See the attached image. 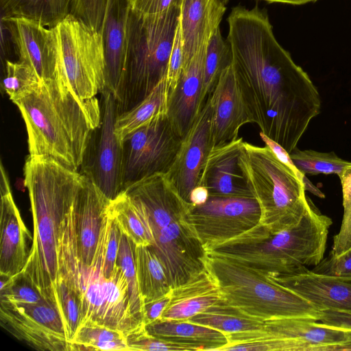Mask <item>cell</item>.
I'll list each match as a JSON object with an SVG mask.
<instances>
[{
  "label": "cell",
  "instance_id": "1",
  "mask_svg": "<svg viewBox=\"0 0 351 351\" xmlns=\"http://www.w3.org/2000/svg\"><path fill=\"white\" fill-rule=\"evenodd\" d=\"M228 22L232 67L253 123L290 154L320 113L318 90L277 41L265 10L237 6Z\"/></svg>",
  "mask_w": 351,
  "mask_h": 351
},
{
  "label": "cell",
  "instance_id": "2",
  "mask_svg": "<svg viewBox=\"0 0 351 351\" xmlns=\"http://www.w3.org/2000/svg\"><path fill=\"white\" fill-rule=\"evenodd\" d=\"M34 234L26 265L21 272L42 296L54 302L58 276V245L64 223L83 176L55 160L29 156L24 165Z\"/></svg>",
  "mask_w": 351,
  "mask_h": 351
},
{
  "label": "cell",
  "instance_id": "3",
  "mask_svg": "<svg viewBox=\"0 0 351 351\" xmlns=\"http://www.w3.org/2000/svg\"><path fill=\"white\" fill-rule=\"evenodd\" d=\"M13 103L25 121L29 155L51 158L78 171L92 132L100 122L84 108L70 86L41 80Z\"/></svg>",
  "mask_w": 351,
  "mask_h": 351
},
{
  "label": "cell",
  "instance_id": "4",
  "mask_svg": "<svg viewBox=\"0 0 351 351\" xmlns=\"http://www.w3.org/2000/svg\"><path fill=\"white\" fill-rule=\"evenodd\" d=\"M104 224L94 261L90 266L84 265L77 258L73 217L72 212H69L59 241L58 277L62 278L80 295V325L95 324L121 331L126 336L145 325L131 312L128 282L119 265L117 264L110 278L104 276Z\"/></svg>",
  "mask_w": 351,
  "mask_h": 351
},
{
  "label": "cell",
  "instance_id": "5",
  "mask_svg": "<svg viewBox=\"0 0 351 351\" xmlns=\"http://www.w3.org/2000/svg\"><path fill=\"white\" fill-rule=\"evenodd\" d=\"M180 16V6L151 15L130 9L123 75L117 99L119 114L134 107L166 79Z\"/></svg>",
  "mask_w": 351,
  "mask_h": 351
},
{
  "label": "cell",
  "instance_id": "6",
  "mask_svg": "<svg viewBox=\"0 0 351 351\" xmlns=\"http://www.w3.org/2000/svg\"><path fill=\"white\" fill-rule=\"evenodd\" d=\"M239 165L259 205L261 223L269 233L288 229L301 220L312 204L304 184L269 147L243 142Z\"/></svg>",
  "mask_w": 351,
  "mask_h": 351
},
{
  "label": "cell",
  "instance_id": "7",
  "mask_svg": "<svg viewBox=\"0 0 351 351\" xmlns=\"http://www.w3.org/2000/svg\"><path fill=\"white\" fill-rule=\"evenodd\" d=\"M206 264L219 285L224 302L251 317L263 322L287 317L319 319L320 310L262 273L208 254Z\"/></svg>",
  "mask_w": 351,
  "mask_h": 351
},
{
  "label": "cell",
  "instance_id": "8",
  "mask_svg": "<svg viewBox=\"0 0 351 351\" xmlns=\"http://www.w3.org/2000/svg\"><path fill=\"white\" fill-rule=\"evenodd\" d=\"M53 28L68 84L84 108L101 122V111L97 95L106 88L101 32L71 14Z\"/></svg>",
  "mask_w": 351,
  "mask_h": 351
},
{
  "label": "cell",
  "instance_id": "9",
  "mask_svg": "<svg viewBox=\"0 0 351 351\" xmlns=\"http://www.w3.org/2000/svg\"><path fill=\"white\" fill-rule=\"evenodd\" d=\"M319 251L314 229L306 221L275 234L218 246L207 252L244 265L267 276L289 275L316 263Z\"/></svg>",
  "mask_w": 351,
  "mask_h": 351
},
{
  "label": "cell",
  "instance_id": "10",
  "mask_svg": "<svg viewBox=\"0 0 351 351\" xmlns=\"http://www.w3.org/2000/svg\"><path fill=\"white\" fill-rule=\"evenodd\" d=\"M261 217L255 198L214 196H209L204 204L192 205L186 217L206 252L271 234L261 225Z\"/></svg>",
  "mask_w": 351,
  "mask_h": 351
},
{
  "label": "cell",
  "instance_id": "11",
  "mask_svg": "<svg viewBox=\"0 0 351 351\" xmlns=\"http://www.w3.org/2000/svg\"><path fill=\"white\" fill-rule=\"evenodd\" d=\"M182 138L167 114H162L122 141L123 191L130 184L158 173H167L177 155Z\"/></svg>",
  "mask_w": 351,
  "mask_h": 351
},
{
  "label": "cell",
  "instance_id": "12",
  "mask_svg": "<svg viewBox=\"0 0 351 351\" xmlns=\"http://www.w3.org/2000/svg\"><path fill=\"white\" fill-rule=\"evenodd\" d=\"M101 94V122L92 132L81 170L112 200L123 192V147L115 133L119 103L108 90L104 89Z\"/></svg>",
  "mask_w": 351,
  "mask_h": 351
},
{
  "label": "cell",
  "instance_id": "13",
  "mask_svg": "<svg viewBox=\"0 0 351 351\" xmlns=\"http://www.w3.org/2000/svg\"><path fill=\"white\" fill-rule=\"evenodd\" d=\"M0 322L12 336L36 350L71 351L58 304L49 299L31 304L0 302Z\"/></svg>",
  "mask_w": 351,
  "mask_h": 351
},
{
  "label": "cell",
  "instance_id": "14",
  "mask_svg": "<svg viewBox=\"0 0 351 351\" xmlns=\"http://www.w3.org/2000/svg\"><path fill=\"white\" fill-rule=\"evenodd\" d=\"M1 24L10 36L19 62L32 67L43 81L69 84L54 28L19 17H1Z\"/></svg>",
  "mask_w": 351,
  "mask_h": 351
},
{
  "label": "cell",
  "instance_id": "15",
  "mask_svg": "<svg viewBox=\"0 0 351 351\" xmlns=\"http://www.w3.org/2000/svg\"><path fill=\"white\" fill-rule=\"evenodd\" d=\"M154 237L149 247L163 265L172 289L206 267V250L186 218L154 231Z\"/></svg>",
  "mask_w": 351,
  "mask_h": 351
},
{
  "label": "cell",
  "instance_id": "16",
  "mask_svg": "<svg viewBox=\"0 0 351 351\" xmlns=\"http://www.w3.org/2000/svg\"><path fill=\"white\" fill-rule=\"evenodd\" d=\"M212 122L213 106L208 97L182 138L176 158L166 173L180 195L187 202L191 191L200 184L206 161L213 148Z\"/></svg>",
  "mask_w": 351,
  "mask_h": 351
},
{
  "label": "cell",
  "instance_id": "17",
  "mask_svg": "<svg viewBox=\"0 0 351 351\" xmlns=\"http://www.w3.org/2000/svg\"><path fill=\"white\" fill-rule=\"evenodd\" d=\"M73 204L74 243L77 258L92 265L110 200L86 176Z\"/></svg>",
  "mask_w": 351,
  "mask_h": 351
},
{
  "label": "cell",
  "instance_id": "18",
  "mask_svg": "<svg viewBox=\"0 0 351 351\" xmlns=\"http://www.w3.org/2000/svg\"><path fill=\"white\" fill-rule=\"evenodd\" d=\"M123 191L144 208L153 232L186 218L192 207L180 195L166 173L142 179Z\"/></svg>",
  "mask_w": 351,
  "mask_h": 351
},
{
  "label": "cell",
  "instance_id": "19",
  "mask_svg": "<svg viewBox=\"0 0 351 351\" xmlns=\"http://www.w3.org/2000/svg\"><path fill=\"white\" fill-rule=\"evenodd\" d=\"M208 97L213 106V147L237 139L240 128L253 123L232 64L221 73Z\"/></svg>",
  "mask_w": 351,
  "mask_h": 351
},
{
  "label": "cell",
  "instance_id": "20",
  "mask_svg": "<svg viewBox=\"0 0 351 351\" xmlns=\"http://www.w3.org/2000/svg\"><path fill=\"white\" fill-rule=\"evenodd\" d=\"M269 277L320 311L351 312V277L319 274L306 267L292 274Z\"/></svg>",
  "mask_w": 351,
  "mask_h": 351
},
{
  "label": "cell",
  "instance_id": "21",
  "mask_svg": "<svg viewBox=\"0 0 351 351\" xmlns=\"http://www.w3.org/2000/svg\"><path fill=\"white\" fill-rule=\"evenodd\" d=\"M0 274H20L27 261L28 240L33 239L13 199L8 178H1Z\"/></svg>",
  "mask_w": 351,
  "mask_h": 351
},
{
  "label": "cell",
  "instance_id": "22",
  "mask_svg": "<svg viewBox=\"0 0 351 351\" xmlns=\"http://www.w3.org/2000/svg\"><path fill=\"white\" fill-rule=\"evenodd\" d=\"M243 142L240 137L210 150L199 184L208 189L209 196L254 198L239 165Z\"/></svg>",
  "mask_w": 351,
  "mask_h": 351
},
{
  "label": "cell",
  "instance_id": "23",
  "mask_svg": "<svg viewBox=\"0 0 351 351\" xmlns=\"http://www.w3.org/2000/svg\"><path fill=\"white\" fill-rule=\"evenodd\" d=\"M265 330L283 339L288 351H339L346 341L345 330L300 317L265 321Z\"/></svg>",
  "mask_w": 351,
  "mask_h": 351
},
{
  "label": "cell",
  "instance_id": "24",
  "mask_svg": "<svg viewBox=\"0 0 351 351\" xmlns=\"http://www.w3.org/2000/svg\"><path fill=\"white\" fill-rule=\"evenodd\" d=\"M206 48H203L183 66L175 90L169 95L167 114L182 138L189 131L205 103L202 93Z\"/></svg>",
  "mask_w": 351,
  "mask_h": 351
},
{
  "label": "cell",
  "instance_id": "25",
  "mask_svg": "<svg viewBox=\"0 0 351 351\" xmlns=\"http://www.w3.org/2000/svg\"><path fill=\"white\" fill-rule=\"evenodd\" d=\"M130 7L129 0H108L101 28L106 62V88L117 99L122 84Z\"/></svg>",
  "mask_w": 351,
  "mask_h": 351
},
{
  "label": "cell",
  "instance_id": "26",
  "mask_svg": "<svg viewBox=\"0 0 351 351\" xmlns=\"http://www.w3.org/2000/svg\"><path fill=\"white\" fill-rule=\"evenodd\" d=\"M226 6L216 0H183L180 6V27L184 52V64L208 42L219 27Z\"/></svg>",
  "mask_w": 351,
  "mask_h": 351
},
{
  "label": "cell",
  "instance_id": "27",
  "mask_svg": "<svg viewBox=\"0 0 351 351\" xmlns=\"http://www.w3.org/2000/svg\"><path fill=\"white\" fill-rule=\"evenodd\" d=\"M223 301L219 285L206 264L186 283L172 289L170 302L160 319L187 320Z\"/></svg>",
  "mask_w": 351,
  "mask_h": 351
},
{
  "label": "cell",
  "instance_id": "28",
  "mask_svg": "<svg viewBox=\"0 0 351 351\" xmlns=\"http://www.w3.org/2000/svg\"><path fill=\"white\" fill-rule=\"evenodd\" d=\"M145 327L156 337L191 346L195 351H221L229 343L228 334L189 320L159 319Z\"/></svg>",
  "mask_w": 351,
  "mask_h": 351
},
{
  "label": "cell",
  "instance_id": "29",
  "mask_svg": "<svg viewBox=\"0 0 351 351\" xmlns=\"http://www.w3.org/2000/svg\"><path fill=\"white\" fill-rule=\"evenodd\" d=\"M108 210L121 232L136 245L150 246L154 243L153 228L147 212L124 191L110 200Z\"/></svg>",
  "mask_w": 351,
  "mask_h": 351
},
{
  "label": "cell",
  "instance_id": "30",
  "mask_svg": "<svg viewBox=\"0 0 351 351\" xmlns=\"http://www.w3.org/2000/svg\"><path fill=\"white\" fill-rule=\"evenodd\" d=\"M73 0H0L1 17H19L55 27L71 13Z\"/></svg>",
  "mask_w": 351,
  "mask_h": 351
},
{
  "label": "cell",
  "instance_id": "31",
  "mask_svg": "<svg viewBox=\"0 0 351 351\" xmlns=\"http://www.w3.org/2000/svg\"><path fill=\"white\" fill-rule=\"evenodd\" d=\"M168 99L169 91L165 79L139 103L120 113L115 122V133L121 143L130 134L154 119L167 114Z\"/></svg>",
  "mask_w": 351,
  "mask_h": 351
},
{
  "label": "cell",
  "instance_id": "32",
  "mask_svg": "<svg viewBox=\"0 0 351 351\" xmlns=\"http://www.w3.org/2000/svg\"><path fill=\"white\" fill-rule=\"evenodd\" d=\"M134 257L143 303L169 294L172 288L165 267L149 246L135 245Z\"/></svg>",
  "mask_w": 351,
  "mask_h": 351
},
{
  "label": "cell",
  "instance_id": "33",
  "mask_svg": "<svg viewBox=\"0 0 351 351\" xmlns=\"http://www.w3.org/2000/svg\"><path fill=\"white\" fill-rule=\"evenodd\" d=\"M187 320L228 335L265 328V322L243 313L224 301L209 307Z\"/></svg>",
  "mask_w": 351,
  "mask_h": 351
},
{
  "label": "cell",
  "instance_id": "34",
  "mask_svg": "<svg viewBox=\"0 0 351 351\" xmlns=\"http://www.w3.org/2000/svg\"><path fill=\"white\" fill-rule=\"evenodd\" d=\"M130 351L125 335L95 324H81L71 341V351Z\"/></svg>",
  "mask_w": 351,
  "mask_h": 351
},
{
  "label": "cell",
  "instance_id": "35",
  "mask_svg": "<svg viewBox=\"0 0 351 351\" xmlns=\"http://www.w3.org/2000/svg\"><path fill=\"white\" fill-rule=\"evenodd\" d=\"M232 54L228 40H223L219 27L208 42L204 60L202 97L206 101L213 93L223 71L232 64Z\"/></svg>",
  "mask_w": 351,
  "mask_h": 351
},
{
  "label": "cell",
  "instance_id": "36",
  "mask_svg": "<svg viewBox=\"0 0 351 351\" xmlns=\"http://www.w3.org/2000/svg\"><path fill=\"white\" fill-rule=\"evenodd\" d=\"M289 155L296 167L304 175L336 174L339 177L344 168L351 164L334 152L301 150L296 147Z\"/></svg>",
  "mask_w": 351,
  "mask_h": 351
},
{
  "label": "cell",
  "instance_id": "37",
  "mask_svg": "<svg viewBox=\"0 0 351 351\" xmlns=\"http://www.w3.org/2000/svg\"><path fill=\"white\" fill-rule=\"evenodd\" d=\"M134 247L135 244L134 242L128 237L122 234L119 243L117 264L121 269L126 278L131 312L139 322L143 324V315L144 303L138 282Z\"/></svg>",
  "mask_w": 351,
  "mask_h": 351
},
{
  "label": "cell",
  "instance_id": "38",
  "mask_svg": "<svg viewBox=\"0 0 351 351\" xmlns=\"http://www.w3.org/2000/svg\"><path fill=\"white\" fill-rule=\"evenodd\" d=\"M54 296L63 319L68 340L73 338L82 321V303L80 295L60 277L57 278Z\"/></svg>",
  "mask_w": 351,
  "mask_h": 351
},
{
  "label": "cell",
  "instance_id": "39",
  "mask_svg": "<svg viewBox=\"0 0 351 351\" xmlns=\"http://www.w3.org/2000/svg\"><path fill=\"white\" fill-rule=\"evenodd\" d=\"M40 81L29 65L19 61L5 60V75L2 87L12 102L34 90Z\"/></svg>",
  "mask_w": 351,
  "mask_h": 351
},
{
  "label": "cell",
  "instance_id": "40",
  "mask_svg": "<svg viewBox=\"0 0 351 351\" xmlns=\"http://www.w3.org/2000/svg\"><path fill=\"white\" fill-rule=\"evenodd\" d=\"M43 297L36 288L21 274L12 277L1 275L0 302L31 304Z\"/></svg>",
  "mask_w": 351,
  "mask_h": 351
},
{
  "label": "cell",
  "instance_id": "41",
  "mask_svg": "<svg viewBox=\"0 0 351 351\" xmlns=\"http://www.w3.org/2000/svg\"><path fill=\"white\" fill-rule=\"evenodd\" d=\"M342 187L343 215L340 229L333 237L330 253L339 256L351 247V164L339 177Z\"/></svg>",
  "mask_w": 351,
  "mask_h": 351
},
{
  "label": "cell",
  "instance_id": "42",
  "mask_svg": "<svg viewBox=\"0 0 351 351\" xmlns=\"http://www.w3.org/2000/svg\"><path fill=\"white\" fill-rule=\"evenodd\" d=\"M126 341L130 351H195L191 346L156 337L145 326L126 335Z\"/></svg>",
  "mask_w": 351,
  "mask_h": 351
},
{
  "label": "cell",
  "instance_id": "43",
  "mask_svg": "<svg viewBox=\"0 0 351 351\" xmlns=\"http://www.w3.org/2000/svg\"><path fill=\"white\" fill-rule=\"evenodd\" d=\"M122 232L117 221L107 211L104 221V256L102 271L110 278L115 267Z\"/></svg>",
  "mask_w": 351,
  "mask_h": 351
},
{
  "label": "cell",
  "instance_id": "44",
  "mask_svg": "<svg viewBox=\"0 0 351 351\" xmlns=\"http://www.w3.org/2000/svg\"><path fill=\"white\" fill-rule=\"evenodd\" d=\"M108 0H73L71 14L101 31Z\"/></svg>",
  "mask_w": 351,
  "mask_h": 351
},
{
  "label": "cell",
  "instance_id": "45",
  "mask_svg": "<svg viewBox=\"0 0 351 351\" xmlns=\"http://www.w3.org/2000/svg\"><path fill=\"white\" fill-rule=\"evenodd\" d=\"M311 271L324 275L351 277V247L339 256L330 252Z\"/></svg>",
  "mask_w": 351,
  "mask_h": 351
},
{
  "label": "cell",
  "instance_id": "46",
  "mask_svg": "<svg viewBox=\"0 0 351 351\" xmlns=\"http://www.w3.org/2000/svg\"><path fill=\"white\" fill-rule=\"evenodd\" d=\"M184 64V52L180 22L176 29L167 73V84L169 95L176 88Z\"/></svg>",
  "mask_w": 351,
  "mask_h": 351
},
{
  "label": "cell",
  "instance_id": "47",
  "mask_svg": "<svg viewBox=\"0 0 351 351\" xmlns=\"http://www.w3.org/2000/svg\"><path fill=\"white\" fill-rule=\"evenodd\" d=\"M259 134L265 145L270 148L277 158L292 170L298 178L304 182L306 191H309L320 198L325 197L324 194L317 187L313 184V183L306 178L305 175L296 167L290 157L289 153H288L285 148L269 138L262 132H261Z\"/></svg>",
  "mask_w": 351,
  "mask_h": 351
},
{
  "label": "cell",
  "instance_id": "48",
  "mask_svg": "<svg viewBox=\"0 0 351 351\" xmlns=\"http://www.w3.org/2000/svg\"><path fill=\"white\" fill-rule=\"evenodd\" d=\"M183 0H129L130 9L138 14L151 15L163 13L174 6H181Z\"/></svg>",
  "mask_w": 351,
  "mask_h": 351
},
{
  "label": "cell",
  "instance_id": "49",
  "mask_svg": "<svg viewBox=\"0 0 351 351\" xmlns=\"http://www.w3.org/2000/svg\"><path fill=\"white\" fill-rule=\"evenodd\" d=\"M318 322L327 326L351 330V312L333 309L322 310Z\"/></svg>",
  "mask_w": 351,
  "mask_h": 351
},
{
  "label": "cell",
  "instance_id": "50",
  "mask_svg": "<svg viewBox=\"0 0 351 351\" xmlns=\"http://www.w3.org/2000/svg\"><path fill=\"white\" fill-rule=\"evenodd\" d=\"M171 292L158 299L146 302L143 306V322L151 324L161 317V315L171 300Z\"/></svg>",
  "mask_w": 351,
  "mask_h": 351
},
{
  "label": "cell",
  "instance_id": "51",
  "mask_svg": "<svg viewBox=\"0 0 351 351\" xmlns=\"http://www.w3.org/2000/svg\"><path fill=\"white\" fill-rule=\"evenodd\" d=\"M208 197V189L203 185H198L191 191L189 202L193 206H199L204 204Z\"/></svg>",
  "mask_w": 351,
  "mask_h": 351
},
{
  "label": "cell",
  "instance_id": "52",
  "mask_svg": "<svg viewBox=\"0 0 351 351\" xmlns=\"http://www.w3.org/2000/svg\"><path fill=\"white\" fill-rule=\"evenodd\" d=\"M269 3H284L292 5H303L310 2H314L317 0H263Z\"/></svg>",
  "mask_w": 351,
  "mask_h": 351
},
{
  "label": "cell",
  "instance_id": "53",
  "mask_svg": "<svg viewBox=\"0 0 351 351\" xmlns=\"http://www.w3.org/2000/svg\"><path fill=\"white\" fill-rule=\"evenodd\" d=\"M346 333V341L341 346L340 350H351V330H345Z\"/></svg>",
  "mask_w": 351,
  "mask_h": 351
},
{
  "label": "cell",
  "instance_id": "54",
  "mask_svg": "<svg viewBox=\"0 0 351 351\" xmlns=\"http://www.w3.org/2000/svg\"><path fill=\"white\" fill-rule=\"evenodd\" d=\"M216 1L224 6H226V5L229 1V0H216Z\"/></svg>",
  "mask_w": 351,
  "mask_h": 351
}]
</instances>
